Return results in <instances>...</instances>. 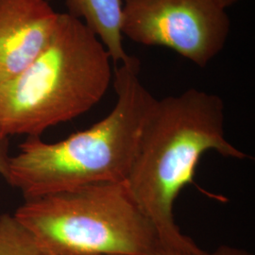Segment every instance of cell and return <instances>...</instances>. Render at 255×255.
<instances>
[{"label": "cell", "mask_w": 255, "mask_h": 255, "mask_svg": "<svg viewBox=\"0 0 255 255\" xmlns=\"http://www.w3.org/2000/svg\"><path fill=\"white\" fill-rule=\"evenodd\" d=\"M58 17L46 0H0V84L25 70L44 50Z\"/></svg>", "instance_id": "cell-6"}, {"label": "cell", "mask_w": 255, "mask_h": 255, "mask_svg": "<svg viewBox=\"0 0 255 255\" xmlns=\"http://www.w3.org/2000/svg\"><path fill=\"white\" fill-rule=\"evenodd\" d=\"M9 138L0 137V175L7 181L9 171Z\"/></svg>", "instance_id": "cell-10"}, {"label": "cell", "mask_w": 255, "mask_h": 255, "mask_svg": "<svg viewBox=\"0 0 255 255\" xmlns=\"http://www.w3.org/2000/svg\"><path fill=\"white\" fill-rule=\"evenodd\" d=\"M0 255H46L36 241L9 214L0 216Z\"/></svg>", "instance_id": "cell-8"}, {"label": "cell", "mask_w": 255, "mask_h": 255, "mask_svg": "<svg viewBox=\"0 0 255 255\" xmlns=\"http://www.w3.org/2000/svg\"><path fill=\"white\" fill-rule=\"evenodd\" d=\"M66 6L68 14L82 20L101 40L116 65L132 59L123 46L121 0H66Z\"/></svg>", "instance_id": "cell-7"}, {"label": "cell", "mask_w": 255, "mask_h": 255, "mask_svg": "<svg viewBox=\"0 0 255 255\" xmlns=\"http://www.w3.org/2000/svg\"><path fill=\"white\" fill-rule=\"evenodd\" d=\"M231 31L227 9L216 0H124L121 33L137 44L164 46L205 67Z\"/></svg>", "instance_id": "cell-5"}, {"label": "cell", "mask_w": 255, "mask_h": 255, "mask_svg": "<svg viewBox=\"0 0 255 255\" xmlns=\"http://www.w3.org/2000/svg\"><path fill=\"white\" fill-rule=\"evenodd\" d=\"M254 255L249 251L244 249H239L236 247L228 246V245H222L219 246L218 249L211 253H206L201 250L197 253H185V252H176L170 250H164L160 249L155 255Z\"/></svg>", "instance_id": "cell-9"}, {"label": "cell", "mask_w": 255, "mask_h": 255, "mask_svg": "<svg viewBox=\"0 0 255 255\" xmlns=\"http://www.w3.org/2000/svg\"><path fill=\"white\" fill-rule=\"evenodd\" d=\"M13 217L46 255H153L162 248L125 182L25 200Z\"/></svg>", "instance_id": "cell-4"}, {"label": "cell", "mask_w": 255, "mask_h": 255, "mask_svg": "<svg viewBox=\"0 0 255 255\" xmlns=\"http://www.w3.org/2000/svg\"><path fill=\"white\" fill-rule=\"evenodd\" d=\"M224 110L218 95L190 88L156 100L147 115L125 183L154 226L162 249L201 251L176 224L174 205L193 182L201 156L216 151L225 158H248L226 139Z\"/></svg>", "instance_id": "cell-1"}, {"label": "cell", "mask_w": 255, "mask_h": 255, "mask_svg": "<svg viewBox=\"0 0 255 255\" xmlns=\"http://www.w3.org/2000/svg\"><path fill=\"white\" fill-rule=\"evenodd\" d=\"M216 1L222 8L227 9L230 7H232L233 5H235L237 2H239L240 0H216Z\"/></svg>", "instance_id": "cell-11"}, {"label": "cell", "mask_w": 255, "mask_h": 255, "mask_svg": "<svg viewBox=\"0 0 255 255\" xmlns=\"http://www.w3.org/2000/svg\"><path fill=\"white\" fill-rule=\"evenodd\" d=\"M111 56L82 20L59 13L48 44L25 70L0 84V137L41 136L102 100Z\"/></svg>", "instance_id": "cell-3"}, {"label": "cell", "mask_w": 255, "mask_h": 255, "mask_svg": "<svg viewBox=\"0 0 255 255\" xmlns=\"http://www.w3.org/2000/svg\"><path fill=\"white\" fill-rule=\"evenodd\" d=\"M139 60L115 70L117 102L103 119L57 143L27 136L10 158L6 182L25 200L102 182H125L154 97L142 83Z\"/></svg>", "instance_id": "cell-2"}]
</instances>
